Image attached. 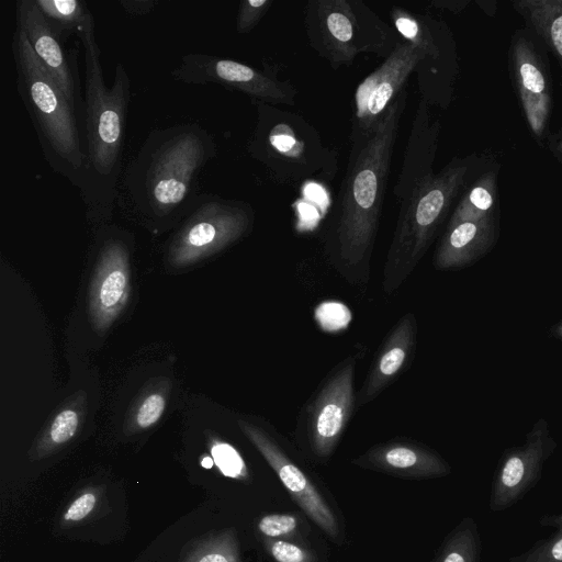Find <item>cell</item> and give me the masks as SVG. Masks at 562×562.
<instances>
[{"instance_id":"d6986e66","label":"cell","mask_w":562,"mask_h":562,"mask_svg":"<svg viewBox=\"0 0 562 562\" xmlns=\"http://www.w3.org/2000/svg\"><path fill=\"white\" fill-rule=\"evenodd\" d=\"M548 445L546 424H538L529 434L527 442L506 457L493 487L491 506L494 510L513 504L537 480L547 457Z\"/></svg>"},{"instance_id":"7402d4cb","label":"cell","mask_w":562,"mask_h":562,"mask_svg":"<svg viewBox=\"0 0 562 562\" xmlns=\"http://www.w3.org/2000/svg\"><path fill=\"white\" fill-rule=\"evenodd\" d=\"M513 7L562 71V0H516Z\"/></svg>"},{"instance_id":"5b68a950","label":"cell","mask_w":562,"mask_h":562,"mask_svg":"<svg viewBox=\"0 0 562 562\" xmlns=\"http://www.w3.org/2000/svg\"><path fill=\"white\" fill-rule=\"evenodd\" d=\"M491 160V157L477 154L456 156L400 204L384 266L383 288L386 293H392L412 273L451 207Z\"/></svg>"},{"instance_id":"484cf974","label":"cell","mask_w":562,"mask_h":562,"mask_svg":"<svg viewBox=\"0 0 562 562\" xmlns=\"http://www.w3.org/2000/svg\"><path fill=\"white\" fill-rule=\"evenodd\" d=\"M477 558L475 527L467 518L446 538L431 562H477Z\"/></svg>"},{"instance_id":"30bf717a","label":"cell","mask_w":562,"mask_h":562,"mask_svg":"<svg viewBox=\"0 0 562 562\" xmlns=\"http://www.w3.org/2000/svg\"><path fill=\"white\" fill-rule=\"evenodd\" d=\"M238 424L304 515L330 541L341 544L346 536L345 520L328 490L266 430L245 420Z\"/></svg>"},{"instance_id":"9c48e42d","label":"cell","mask_w":562,"mask_h":562,"mask_svg":"<svg viewBox=\"0 0 562 562\" xmlns=\"http://www.w3.org/2000/svg\"><path fill=\"white\" fill-rule=\"evenodd\" d=\"M254 220L248 202L202 193L173 235L168 261L182 268L211 257L246 236Z\"/></svg>"},{"instance_id":"603a6c76","label":"cell","mask_w":562,"mask_h":562,"mask_svg":"<svg viewBox=\"0 0 562 562\" xmlns=\"http://www.w3.org/2000/svg\"><path fill=\"white\" fill-rule=\"evenodd\" d=\"M501 166L492 159L462 193L448 225L467 220H480L499 213L498 177Z\"/></svg>"},{"instance_id":"277c9868","label":"cell","mask_w":562,"mask_h":562,"mask_svg":"<svg viewBox=\"0 0 562 562\" xmlns=\"http://www.w3.org/2000/svg\"><path fill=\"white\" fill-rule=\"evenodd\" d=\"M11 52L16 90L34 126L44 159L81 192L86 149L78 114L18 27L12 34Z\"/></svg>"},{"instance_id":"8992f818","label":"cell","mask_w":562,"mask_h":562,"mask_svg":"<svg viewBox=\"0 0 562 562\" xmlns=\"http://www.w3.org/2000/svg\"><path fill=\"white\" fill-rule=\"evenodd\" d=\"M254 103L257 119L247 151L263 166L272 182L295 186L316 175L334 178L337 154L324 145L313 125L296 113Z\"/></svg>"},{"instance_id":"cb8c5ba5","label":"cell","mask_w":562,"mask_h":562,"mask_svg":"<svg viewBox=\"0 0 562 562\" xmlns=\"http://www.w3.org/2000/svg\"><path fill=\"white\" fill-rule=\"evenodd\" d=\"M35 3L65 40L69 35L79 37L85 32L95 30L94 18L81 0H35Z\"/></svg>"},{"instance_id":"7a4b0ae2","label":"cell","mask_w":562,"mask_h":562,"mask_svg":"<svg viewBox=\"0 0 562 562\" xmlns=\"http://www.w3.org/2000/svg\"><path fill=\"white\" fill-rule=\"evenodd\" d=\"M406 103L404 89L369 134L350 139L329 232L336 257L346 268L367 265L372 252Z\"/></svg>"},{"instance_id":"f1b7e54d","label":"cell","mask_w":562,"mask_h":562,"mask_svg":"<svg viewBox=\"0 0 562 562\" xmlns=\"http://www.w3.org/2000/svg\"><path fill=\"white\" fill-rule=\"evenodd\" d=\"M210 451L214 463L225 476L239 481L249 480L248 468L240 453L232 445L212 439Z\"/></svg>"},{"instance_id":"1f68e13d","label":"cell","mask_w":562,"mask_h":562,"mask_svg":"<svg viewBox=\"0 0 562 562\" xmlns=\"http://www.w3.org/2000/svg\"><path fill=\"white\" fill-rule=\"evenodd\" d=\"M79 426L78 413L66 408L58 413L53 420L48 437L54 446L63 445L69 441L76 434Z\"/></svg>"},{"instance_id":"6da1fadb","label":"cell","mask_w":562,"mask_h":562,"mask_svg":"<svg viewBox=\"0 0 562 562\" xmlns=\"http://www.w3.org/2000/svg\"><path fill=\"white\" fill-rule=\"evenodd\" d=\"M216 153L212 135L196 123L150 131L124 172L126 206L155 232L184 218L202 195L199 176Z\"/></svg>"},{"instance_id":"d4e9b609","label":"cell","mask_w":562,"mask_h":562,"mask_svg":"<svg viewBox=\"0 0 562 562\" xmlns=\"http://www.w3.org/2000/svg\"><path fill=\"white\" fill-rule=\"evenodd\" d=\"M180 562H243L235 529L225 528L199 539Z\"/></svg>"},{"instance_id":"f546056e","label":"cell","mask_w":562,"mask_h":562,"mask_svg":"<svg viewBox=\"0 0 562 562\" xmlns=\"http://www.w3.org/2000/svg\"><path fill=\"white\" fill-rule=\"evenodd\" d=\"M547 519L555 527V531L515 562H562V514Z\"/></svg>"},{"instance_id":"52a82bcc","label":"cell","mask_w":562,"mask_h":562,"mask_svg":"<svg viewBox=\"0 0 562 562\" xmlns=\"http://www.w3.org/2000/svg\"><path fill=\"white\" fill-rule=\"evenodd\" d=\"M304 26L310 46L335 70L361 54L385 59L403 40L361 0H308Z\"/></svg>"},{"instance_id":"74e56055","label":"cell","mask_w":562,"mask_h":562,"mask_svg":"<svg viewBox=\"0 0 562 562\" xmlns=\"http://www.w3.org/2000/svg\"><path fill=\"white\" fill-rule=\"evenodd\" d=\"M475 3L488 15L494 16L496 12V1H475Z\"/></svg>"},{"instance_id":"3957f363","label":"cell","mask_w":562,"mask_h":562,"mask_svg":"<svg viewBox=\"0 0 562 562\" xmlns=\"http://www.w3.org/2000/svg\"><path fill=\"white\" fill-rule=\"evenodd\" d=\"M85 63V149L86 177L80 192L90 213L97 217L111 213L117 195L122 169L131 80L117 63L109 88L101 66V49L95 30L79 36Z\"/></svg>"},{"instance_id":"f35d334b","label":"cell","mask_w":562,"mask_h":562,"mask_svg":"<svg viewBox=\"0 0 562 562\" xmlns=\"http://www.w3.org/2000/svg\"><path fill=\"white\" fill-rule=\"evenodd\" d=\"M201 464L206 468V469H210L213 467L214 464V461L211 457H204L201 461Z\"/></svg>"},{"instance_id":"e575fe53","label":"cell","mask_w":562,"mask_h":562,"mask_svg":"<svg viewBox=\"0 0 562 562\" xmlns=\"http://www.w3.org/2000/svg\"><path fill=\"white\" fill-rule=\"evenodd\" d=\"M120 4L123 7L124 11L128 14L133 15H143L150 12L156 4V1L153 0H125L120 1Z\"/></svg>"},{"instance_id":"2e32d148","label":"cell","mask_w":562,"mask_h":562,"mask_svg":"<svg viewBox=\"0 0 562 562\" xmlns=\"http://www.w3.org/2000/svg\"><path fill=\"white\" fill-rule=\"evenodd\" d=\"M131 293L128 248L123 239L110 236L98 256L89 296L92 323L108 329L127 304Z\"/></svg>"},{"instance_id":"83f0119b","label":"cell","mask_w":562,"mask_h":562,"mask_svg":"<svg viewBox=\"0 0 562 562\" xmlns=\"http://www.w3.org/2000/svg\"><path fill=\"white\" fill-rule=\"evenodd\" d=\"M267 553L276 562H318V555L305 541L262 538Z\"/></svg>"},{"instance_id":"44dd1931","label":"cell","mask_w":562,"mask_h":562,"mask_svg":"<svg viewBox=\"0 0 562 562\" xmlns=\"http://www.w3.org/2000/svg\"><path fill=\"white\" fill-rule=\"evenodd\" d=\"M415 345V318L405 314L386 338L360 390L357 406L374 400L400 372Z\"/></svg>"},{"instance_id":"ba28073f","label":"cell","mask_w":562,"mask_h":562,"mask_svg":"<svg viewBox=\"0 0 562 562\" xmlns=\"http://www.w3.org/2000/svg\"><path fill=\"white\" fill-rule=\"evenodd\" d=\"M401 37L422 53L415 69L420 99L429 106L447 110L454 97L460 72L457 43L450 26L430 13H416L401 5L390 9Z\"/></svg>"},{"instance_id":"4fadbf2b","label":"cell","mask_w":562,"mask_h":562,"mask_svg":"<svg viewBox=\"0 0 562 562\" xmlns=\"http://www.w3.org/2000/svg\"><path fill=\"white\" fill-rule=\"evenodd\" d=\"M422 58L420 50L402 40L383 63L368 75L353 94L350 139L369 134L405 89Z\"/></svg>"},{"instance_id":"d590c367","label":"cell","mask_w":562,"mask_h":562,"mask_svg":"<svg viewBox=\"0 0 562 562\" xmlns=\"http://www.w3.org/2000/svg\"><path fill=\"white\" fill-rule=\"evenodd\" d=\"M544 145L552 156L562 164V125L554 133H549Z\"/></svg>"},{"instance_id":"4316f807","label":"cell","mask_w":562,"mask_h":562,"mask_svg":"<svg viewBox=\"0 0 562 562\" xmlns=\"http://www.w3.org/2000/svg\"><path fill=\"white\" fill-rule=\"evenodd\" d=\"M257 529L266 539H288L305 541L300 517L292 513L263 515L257 521Z\"/></svg>"},{"instance_id":"4dcf8cb0","label":"cell","mask_w":562,"mask_h":562,"mask_svg":"<svg viewBox=\"0 0 562 562\" xmlns=\"http://www.w3.org/2000/svg\"><path fill=\"white\" fill-rule=\"evenodd\" d=\"M272 0H244L239 2L236 30L239 34L252 31L272 5Z\"/></svg>"},{"instance_id":"8d00e7d4","label":"cell","mask_w":562,"mask_h":562,"mask_svg":"<svg viewBox=\"0 0 562 562\" xmlns=\"http://www.w3.org/2000/svg\"><path fill=\"white\" fill-rule=\"evenodd\" d=\"M469 3L468 0H432L429 2L435 9L447 10L456 14L463 11Z\"/></svg>"},{"instance_id":"8fae6325","label":"cell","mask_w":562,"mask_h":562,"mask_svg":"<svg viewBox=\"0 0 562 562\" xmlns=\"http://www.w3.org/2000/svg\"><path fill=\"white\" fill-rule=\"evenodd\" d=\"M173 80L189 85L216 83L241 92L254 102L294 105L297 91L271 69L259 70L237 60L204 53H189L171 70Z\"/></svg>"},{"instance_id":"ac0fdd59","label":"cell","mask_w":562,"mask_h":562,"mask_svg":"<svg viewBox=\"0 0 562 562\" xmlns=\"http://www.w3.org/2000/svg\"><path fill=\"white\" fill-rule=\"evenodd\" d=\"M353 464L405 480H428L447 475L449 464L435 451L412 441H389L370 448Z\"/></svg>"},{"instance_id":"9a60e30c","label":"cell","mask_w":562,"mask_h":562,"mask_svg":"<svg viewBox=\"0 0 562 562\" xmlns=\"http://www.w3.org/2000/svg\"><path fill=\"white\" fill-rule=\"evenodd\" d=\"M353 374L355 361L349 359L327 380L308 408V442L318 460L333 454L355 408Z\"/></svg>"},{"instance_id":"7c38bea8","label":"cell","mask_w":562,"mask_h":562,"mask_svg":"<svg viewBox=\"0 0 562 562\" xmlns=\"http://www.w3.org/2000/svg\"><path fill=\"white\" fill-rule=\"evenodd\" d=\"M538 44L528 29L516 30L508 48V69L530 133L540 146H544L550 133L552 81Z\"/></svg>"},{"instance_id":"ab89813d","label":"cell","mask_w":562,"mask_h":562,"mask_svg":"<svg viewBox=\"0 0 562 562\" xmlns=\"http://www.w3.org/2000/svg\"><path fill=\"white\" fill-rule=\"evenodd\" d=\"M561 333H562V328H561Z\"/></svg>"},{"instance_id":"5bb4252c","label":"cell","mask_w":562,"mask_h":562,"mask_svg":"<svg viewBox=\"0 0 562 562\" xmlns=\"http://www.w3.org/2000/svg\"><path fill=\"white\" fill-rule=\"evenodd\" d=\"M15 27L24 33L41 64L77 114H81L83 103L80 97L77 55L66 52L65 38L48 23L35 0L15 2Z\"/></svg>"},{"instance_id":"d6a6232c","label":"cell","mask_w":562,"mask_h":562,"mask_svg":"<svg viewBox=\"0 0 562 562\" xmlns=\"http://www.w3.org/2000/svg\"><path fill=\"white\" fill-rule=\"evenodd\" d=\"M166 408V398L160 393L149 394L144 398L136 413V423L140 428L156 424Z\"/></svg>"},{"instance_id":"836d02e7","label":"cell","mask_w":562,"mask_h":562,"mask_svg":"<svg viewBox=\"0 0 562 562\" xmlns=\"http://www.w3.org/2000/svg\"><path fill=\"white\" fill-rule=\"evenodd\" d=\"M97 504V495L92 491L80 494L66 509L64 520L79 521L86 518Z\"/></svg>"},{"instance_id":"e0dca14e","label":"cell","mask_w":562,"mask_h":562,"mask_svg":"<svg viewBox=\"0 0 562 562\" xmlns=\"http://www.w3.org/2000/svg\"><path fill=\"white\" fill-rule=\"evenodd\" d=\"M429 108L424 100H419L405 147L402 168L393 187V194L400 204L436 175L434 173V162L441 124L438 119H431Z\"/></svg>"},{"instance_id":"ffe728a7","label":"cell","mask_w":562,"mask_h":562,"mask_svg":"<svg viewBox=\"0 0 562 562\" xmlns=\"http://www.w3.org/2000/svg\"><path fill=\"white\" fill-rule=\"evenodd\" d=\"M498 225V214L447 225L435 254V267L459 269L479 259L495 244Z\"/></svg>"}]
</instances>
